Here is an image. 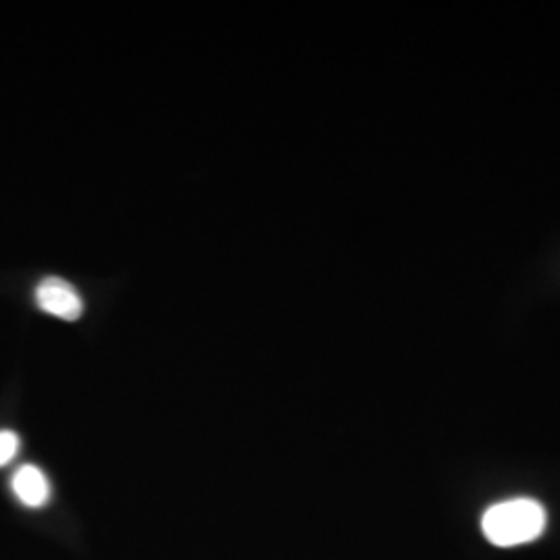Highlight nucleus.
Listing matches in <instances>:
<instances>
[{
  "label": "nucleus",
  "mask_w": 560,
  "mask_h": 560,
  "mask_svg": "<svg viewBox=\"0 0 560 560\" xmlns=\"http://www.w3.org/2000/svg\"><path fill=\"white\" fill-rule=\"evenodd\" d=\"M486 540L499 548H513L538 540L546 532V509L534 499L492 504L481 517Z\"/></svg>",
  "instance_id": "nucleus-1"
},
{
  "label": "nucleus",
  "mask_w": 560,
  "mask_h": 560,
  "mask_svg": "<svg viewBox=\"0 0 560 560\" xmlns=\"http://www.w3.org/2000/svg\"><path fill=\"white\" fill-rule=\"evenodd\" d=\"M36 305L44 314L65 322L80 320L83 314V298L80 291L60 277H46L36 287Z\"/></svg>",
  "instance_id": "nucleus-2"
},
{
  "label": "nucleus",
  "mask_w": 560,
  "mask_h": 560,
  "mask_svg": "<svg viewBox=\"0 0 560 560\" xmlns=\"http://www.w3.org/2000/svg\"><path fill=\"white\" fill-rule=\"evenodd\" d=\"M11 488L21 504L30 509H40L50 499V481L36 465L20 467L11 480Z\"/></svg>",
  "instance_id": "nucleus-3"
},
{
  "label": "nucleus",
  "mask_w": 560,
  "mask_h": 560,
  "mask_svg": "<svg viewBox=\"0 0 560 560\" xmlns=\"http://www.w3.org/2000/svg\"><path fill=\"white\" fill-rule=\"evenodd\" d=\"M20 436L11 430H0V467L18 457L20 453Z\"/></svg>",
  "instance_id": "nucleus-4"
}]
</instances>
